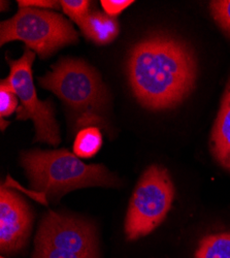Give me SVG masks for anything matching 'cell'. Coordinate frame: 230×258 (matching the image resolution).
<instances>
[{
  "instance_id": "obj_1",
  "label": "cell",
  "mask_w": 230,
  "mask_h": 258,
  "mask_svg": "<svg viewBox=\"0 0 230 258\" xmlns=\"http://www.w3.org/2000/svg\"><path fill=\"white\" fill-rule=\"evenodd\" d=\"M127 73L139 102L158 111L171 109L189 96L195 85L197 64L184 41L155 34L133 48Z\"/></svg>"
},
{
  "instance_id": "obj_2",
  "label": "cell",
  "mask_w": 230,
  "mask_h": 258,
  "mask_svg": "<svg viewBox=\"0 0 230 258\" xmlns=\"http://www.w3.org/2000/svg\"><path fill=\"white\" fill-rule=\"evenodd\" d=\"M33 190L51 199H59L80 188L118 186L119 180L101 164H86L68 150H32L21 156Z\"/></svg>"
},
{
  "instance_id": "obj_3",
  "label": "cell",
  "mask_w": 230,
  "mask_h": 258,
  "mask_svg": "<svg viewBox=\"0 0 230 258\" xmlns=\"http://www.w3.org/2000/svg\"><path fill=\"white\" fill-rule=\"evenodd\" d=\"M13 40H22L27 48L45 59L60 48L74 44L78 33L68 21L57 13L21 8L13 18L0 25L2 46Z\"/></svg>"
},
{
  "instance_id": "obj_4",
  "label": "cell",
  "mask_w": 230,
  "mask_h": 258,
  "mask_svg": "<svg viewBox=\"0 0 230 258\" xmlns=\"http://www.w3.org/2000/svg\"><path fill=\"white\" fill-rule=\"evenodd\" d=\"M38 83L88 117H96L108 102V91L98 73L82 60L61 59L52 66L51 72L38 78Z\"/></svg>"
},
{
  "instance_id": "obj_5",
  "label": "cell",
  "mask_w": 230,
  "mask_h": 258,
  "mask_svg": "<svg viewBox=\"0 0 230 258\" xmlns=\"http://www.w3.org/2000/svg\"><path fill=\"white\" fill-rule=\"evenodd\" d=\"M175 199V186L169 170L151 165L140 177L129 203L125 233L128 240L150 234L165 219Z\"/></svg>"
},
{
  "instance_id": "obj_6",
  "label": "cell",
  "mask_w": 230,
  "mask_h": 258,
  "mask_svg": "<svg viewBox=\"0 0 230 258\" xmlns=\"http://www.w3.org/2000/svg\"><path fill=\"white\" fill-rule=\"evenodd\" d=\"M7 59L11 69L7 81L21 102L17 110V119H31L36 131L35 141L45 142L56 147L60 143V134L52 105L49 101H41L37 98L33 84L32 63L35 59V53L26 48L21 58L17 60Z\"/></svg>"
},
{
  "instance_id": "obj_7",
  "label": "cell",
  "mask_w": 230,
  "mask_h": 258,
  "mask_svg": "<svg viewBox=\"0 0 230 258\" xmlns=\"http://www.w3.org/2000/svg\"><path fill=\"white\" fill-rule=\"evenodd\" d=\"M34 243L99 258L94 226L85 220L54 212L46 214L41 219Z\"/></svg>"
},
{
  "instance_id": "obj_8",
  "label": "cell",
  "mask_w": 230,
  "mask_h": 258,
  "mask_svg": "<svg viewBox=\"0 0 230 258\" xmlns=\"http://www.w3.org/2000/svg\"><path fill=\"white\" fill-rule=\"evenodd\" d=\"M29 205L19 193L2 186L0 191V250L15 253L23 249L32 228Z\"/></svg>"
},
{
  "instance_id": "obj_9",
  "label": "cell",
  "mask_w": 230,
  "mask_h": 258,
  "mask_svg": "<svg viewBox=\"0 0 230 258\" xmlns=\"http://www.w3.org/2000/svg\"><path fill=\"white\" fill-rule=\"evenodd\" d=\"M210 147L216 161L230 171V81L213 127Z\"/></svg>"
},
{
  "instance_id": "obj_10",
  "label": "cell",
  "mask_w": 230,
  "mask_h": 258,
  "mask_svg": "<svg viewBox=\"0 0 230 258\" xmlns=\"http://www.w3.org/2000/svg\"><path fill=\"white\" fill-rule=\"evenodd\" d=\"M83 33L97 45H108L119 34V24L114 17L98 12L89 15L79 24Z\"/></svg>"
},
{
  "instance_id": "obj_11",
  "label": "cell",
  "mask_w": 230,
  "mask_h": 258,
  "mask_svg": "<svg viewBox=\"0 0 230 258\" xmlns=\"http://www.w3.org/2000/svg\"><path fill=\"white\" fill-rule=\"evenodd\" d=\"M194 258H230V232L204 236L199 242Z\"/></svg>"
},
{
  "instance_id": "obj_12",
  "label": "cell",
  "mask_w": 230,
  "mask_h": 258,
  "mask_svg": "<svg viewBox=\"0 0 230 258\" xmlns=\"http://www.w3.org/2000/svg\"><path fill=\"white\" fill-rule=\"evenodd\" d=\"M102 136L96 127H86L80 131L74 144L73 152L80 158H91L101 148Z\"/></svg>"
},
{
  "instance_id": "obj_13",
  "label": "cell",
  "mask_w": 230,
  "mask_h": 258,
  "mask_svg": "<svg viewBox=\"0 0 230 258\" xmlns=\"http://www.w3.org/2000/svg\"><path fill=\"white\" fill-rule=\"evenodd\" d=\"M19 97L9 85L7 79L0 83V115L2 119L11 116L17 109Z\"/></svg>"
},
{
  "instance_id": "obj_14",
  "label": "cell",
  "mask_w": 230,
  "mask_h": 258,
  "mask_svg": "<svg viewBox=\"0 0 230 258\" xmlns=\"http://www.w3.org/2000/svg\"><path fill=\"white\" fill-rule=\"evenodd\" d=\"M60 5L64 13L78 23V25L89 15L90 3L87 0H63Z\"/></svg>"
},
{
  "instance_id": "obj_15",
  "label": "cell",
  "mask_w": 230,
  "mask_h": 258,
  "mask_svg": "<svg viewBox=\"0 0 230 258\" xmlns=\"http://www.w3.org/2000/svg\"><path fill=\"white\" fill-rule=\"evenodd\" d=\"M211 11L218 25L230 35V0L212 2Z\"/></svg>"
},
{
  "instance_id": "obj_16",
  "label": "cell",
  "mask_w": 230,
  "mask_h": 258,
  "mask_svg": "<svg viewBox=\"0 0 230 258\" xmlns=\"http://www.w3.org/2000/svg\"><path fill=\"white\" fill-rule=\"evenodd\" d=\"M32 258H92V257L83 256V255L68 252V251H62L47 245L35 244Z\"/></svg>"
},
{
  "instance_id": "obj_17",
  "label": "cell",
  "mask_w": 230,
  "mask_h": 258,
  "mask_svg": "<svg viewBox=\"0 0 230 258\" xmlns=\"http://www.w3.org/2000/svg\"><path fill=\"white\" fill-rule=\"evenodd\" d=\"M133 2L130 0H102L101 6L107 15L114 17L127 9Z\"/></svg>"
},
{
  "instance_id": "obj_18",
  "label": "cell",
  "mask_w": 230,
  "mask_h": 258,
  "mask_svg": "<svg viewBox=\"0 0 230 258\" xmlns=\"http://www.w3.org/2000/svg\"><path fill=\"white\" fill-rule=\"evenodd\" d=\"M19 6L21 8H35V9H58L59 4L57 2H47V0H19Z\"/></svg>"
},
{
  "instance_id": "obj_19",
  "label": "cell",
  "mask_w": 230,
  "mask_h": 258,
  "mask_svg": "<svg viewBox=\"0 0 230 258\" xmlns=\"http://www.w3.org/2000/svg\"><path fill=\"white\" fill-rule=\"evenodd\" d=\"M9 124H10L9 122H7V123H6L5 119H2V131H4V129L6 128V126H8Z\"/></svg>"
},
{
  "instance_id": "obj_20",
  "label": "cell",
  "mask_w": 230,
  "mask_h": 258,
  "mask_svg": "<svg viewBox=\"0 0 230 258\" xmlns=\"http://www.w3.org/2000/svg\"><path fill=\"white\" fill-rule=\"evenodd\" d=\"M2 258H5V257H2Z\"/></svg>"
}]
</instances>
